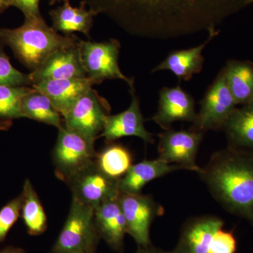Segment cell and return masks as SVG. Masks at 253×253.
Masks as SVG:
<instances>
[{
	"mask_svg": "<svg viewBox=\"0 0 253 253\" xmlns=\"http://www.w3.org/2000/svg\"><path fill=\"white\" fill-rule=\"evenodd\" d=\"M196 116L194 98L177 85L163 87L160 91L158 111L151 120L164 130H168L176 121L194 123Z\"/></svg>",
	"mask_w": 253,
	"mask_h": 253,
	"instance_id": "obj_13",
	"label": "cell"
},
{
	"mask_svg": "<svg viewBox=\"0 0 253 253\" xmlns=\"http://www.w3.org/2000/svg\"><path fill=\"white\" fill-rule=\"evenodd\" d=\"M31 88L0 85V129H9L14 120L22 118L21 100Z\"/></svg>",
	"mask_w": 253,
	"mask_h": 253,
	"instance_id": "obj_26",
	"label": "cell"
},
{
	"mask_svg": "<svg viewBox=\"0 0 253 253\" xmlns=\"http://www.w3.org/2000/svg\"><path fill=\"white\" fill-rule=\"evenodd\" d=\"M21 195V214L28 234L31 236L41 235L47 227V219L38 194L29 179L25 181Z\"/></svg>",
	"mask_w": 253,
	"mask_h": 253,
	"instance_id": "obj_25",
	"label": "cell"
},
{
	"mask_svg": "<svg viewBox=\"0 0 253 253\" xmlns=\"http://www.w3.org/2000/svg\"><path fill=\"white\" fill-rule=\"evenodd\" d=\"M79 253H95V251H84V252H82Z\"/></svg>",
	"mask_w": 253,
	"mask_h": 253,
	"instance_id": "obj_35",
	"label": "cell"
},
{
	"mask_svg": "<svg viewBox=\"0 0 253 253\" xmlns=\"http://www.w3.org/2000/svg\"><path fill=\"white\" fill-rule=\"evenodd\" d=\"M109 145L96 153L95 162L106 176L119 180L132 166V156L127 148L116 143Z\"/></svg>",
	"mask_w": 253,
	"mask_h": 253,
	"instance_id": "obj_24",
	"label": "cell"
},
{
	"mask_svg": "<svg viewBox=\"0 0 253 253\" xmlns=\"http://www.w3.org/2000/svg\"><path fill=\"white\" fill-rule=\"evenodd\" d=\"M111 110L107 100L91 88L63 118V126L95 143L104 130Z\"/></svg>",
	"mask_w": 253,
	"mask_h": 253,
	"instance_id": "obj_8",
	"label": "cell"
},
{
	"mask_svg": "<svg viewBox=\"0 0 253 253\" xmlns=\"http://www.w3.org/2000/svg\"><path fill=\"white\" fill-rule=\"evenodd\" d=\"M130 93L131 101L128 109L118 114L108 116L99 137H104L107 143H111L126 136H137L145 143L154 144L153 134L145 127L140 103L134 89H130Z\"/></svg>",
	"mask_w": 253,
	"mask_h": 253,
	"instance_id": "obj_14",
	"label": "cell"
},
{
	"mask_svg": "<svg viewBox=\"0 0 253 253\" xmlns=\"http://www.w3.org/2000/svg\"><path fill=\"white\" fill-rule=\"evenodd\" d=\"M226 83L236 104L245 105L253 101V63L231 59L223 68Z\"/></svg>",
	"mask_w": 253,
	"mask_h": 253,
	"instance_id": "obj_22",
	"label": "cell"
},
{
	"mask_svg": "<svg viewBox=\"0 0 253 253\" xmlns=\"http://www.w3.org/2000/svg\"><path fill=\"white\" fill-rule=\"evenodd\" d=\"M96 12L86 9V4L82 1L79 7H73L70 1H65L62 5L49 11L52 21L53 29L61 32L65 36H71L78 32L90 38V31L94 23Z\"/></svg>",
	"mask_w": 253,
	"mask_h": 253,
	"instance_id": "obj_20",
	"label": "cell"
},
{
	"mask_svg": "<svg viewBox=\"0 0 253 253\" xmlns=\"http://www.w3.org/2000/svg\"><path fill=\"white\" fill-rule=\"evenodd\" d=\"M179 169H183L180 166L169 164L158 158L152 161L144 160L132 165L125 176L119 179L118 188L120 192L141 194V190L150 181Z\"/></svg>",
	"mask_w": 253,
	"mask_h": 253,
	"instance_id": "obj_19",
	"label": "cell"
},
{
	"mask_svg": "<svg viewBox=\"0 0 253 253\" xmlns=\"http://www.w3.org/2000/svg\"><path fill=\"white\" fill-rule=\"evenodd\" d=\"M12 0H0V14L11 6Z\"/></svg>",
	"mask_w": 253,
	"mask_h": 253,
	"instance_id": "obj_32",
	"label": "cell"
},
{
	"mask_svg": "<svg viewBox=\"0 0 253 253\" xmlns=\"http://www.w3.org/2000/svg\"><path fill=\"white\" fill-rule=\"evenodd\" d=\"M21 195L11 200L0 210V242L6 239L8 233L17 221L21 211Z\"/></svg>",
	"mask_w": 253,
	"mask_h": 253,
	"instance_id": "obj_28",
	"label": "cell"
},
{
	"mask_svg": "<svg viewBox=\"0 0 253 253\" xmlns=\"http://www.w3.org/2000/svg\"><path fill=\"white\" fill-rule=\"evenodd\" d=\"M78 45L86 78L93 84H101L106 80H121L130 89H134V80L125 76L118 64L121 46L118 40L101 42L80 40Z\"/></svg>",
	"mask_w": 253,
	"mask_h": 253,
	"instance_id": "obj_5",
	"label": "cell"
},
{
	"mask_svg": "<svg viewBox=\"0 0 253 253\" xmlns=\"http://www.w3.org/2000/svg\"><path fill=\"white\" fill-rule=\"evenodd\" d=\"M118 181L106 176L93 161L66 182L72 191L73 199L95 210L101 204L118 199Z\"/></svg>",
	"mask_w": 253,
	"mask_h": 253,
	"instance_id": "obj_9",
	"label": "cell"
},
{
	"mask_svg": "<svg viewBox=\"0 0 253 253\" xmlns=\"http://www.w3.org/2000/svg\"><path fill=\"white\" fill-rule=\"evenodd\" d=\"M79 42L55 51L39 67L31 71L29 73L31 86L42 81L86 78L80 54Z\"/></svg>",
	"mask_w": 253,
	"mask_h": 253,
	"instance_id": "obj_12",
	"label": "cell"
},
{
	"mask_svg": "<svg viewBox=\"0 0 253 253\" xmlns=\"http://www.w3.org/2000/svg\"><path fill=\"white\" fill-rule=\"evenodd\" d=\"M69 1V0H49V4L53 5L56 4L57 2H65V1Z\"/></svg>",
	"mask_w": 253,
	"mask_h": 253,
	"instance_id": "obj_34",
	"label": "cell"
},
{
	"mask_svg": "<svg viewBox=\"0 0 253 253\" xmlns=\"http://www.w3.org/2000/svg\"><path fill=\"white\" fill-rule=\"evenodd\" d=\"M248 4L249 5L253 4V0H248Z\"/></svg>",
	"mask_w": 253,
	"mask_h": 253,
	"instance_id": "obj_36",
	"label": "cell"
},
{
	"mask_svg": "<svg viewBox=\"0 0 253 253\" xmlns=\"http://www.w3.org/2000/svg\"><path fill=\"white\" fill-rule=\"evenodd\" d=\"M93 85L92 82L86 78L42 81L31 86L47 96L63 118Z\"/></svg>",
	"mask_w": 253,
	"mask_h": 253,
	"instance_id": "obj_16",
	"label": "cell"
},
{
	"mask_svg": "<svg viewBox=\"0 0 253 253\" xmlns=\"http://www.w3.org/2000/svg\"><path fill=\"white\" fill-rule=\"evenodd\" d=\"M94 144L63 126L59 129L52 153L56 176L66 183L76 173L94 161L97 153Z\"/></svg>",
	"mask_w": 253,
	"mask_h": 253,
	"instance_id": "obj_6",
	"label": "cell"
},
{
	"mask_svg": "<svg viewBox=\"0 0 253 253\" xmlns=\"http://www.w3.org/2000/svg\"><path fill=\"white\" fill-rule=\"evenodd\" d=\"M41 0H12L11 6L19 9L24 15L25 18H32L41 16L40 11Z\"/></svg>",
	"mask_w": 253,
	"mask_h": 253,
	"instance_id": "obj_30",
	"label": "cell"
},
{
	"mask_svg": "<svg viewBox=\"0 0 253 253\" xmlns=\"http://www.w3.org/2000/svg\"><path fill=\"white\" fill-rule=\"evenodd\" d=\"M100 236L94 210L72 199L69 213L51 253H79L95 251Z\"/></svg>",
	"mask_w": 253,
	"mask_h": 253,
	"instance_id": "obj_4",
	"label": "cell"
},
{
	"mask_svg": "<svg viewBox=\"0 0 253 253\" xmlns=\"http://www.w3.org/2000/svg\"><path fill=\"white\" fill-rule=\"evenodd\" d=\"M0 253H26L23 250L16 249V248H8L0 251Z\"/></svg>",
	"mask_w": 253,
	"mask_h": 253,
	"instance_id": "obj_33",
	"label": "cell"
},
{
	"mask_svg": "<svg viewBox=\"0 0 253 253\" xmlns=\"http://www.w3.org/2000/svg\"><path fill=\"white\" fill-rule=\"evenodd\" d=\"M237 241L231 231L218 230L213 237L208 253H236Z\"/></svg>",
	"mask_w": 253,
	"mask_h": 253,
	"instance_id": "obj_29",
	"label": "cell"
},
{
	"mask_svg": "<svg viewBox=\"0 0 253 253\" xmlns=\"http://www.w3.org/2000/svg\"><path fill=\"white\" fill-rule=\"evenodd\" d=\"M200 104L201 109L191 129L203 133L223 129L238 106L228 86L223 68L208 87Z\"/></svg>",
	"mask_w": 253,
	"mask_h": 253,
	"instance_id": "obj_7",
	"label": "cell"
},
{
	"mask_svg": "<svg viewBox=\"0 0 253 253\" xmlns=\"http://www.w3.org/2000/svg\"><path fill=\"white\" fill-rule=\"evenodd\" d=\"M204 134L193 129L175 130L170 128L163 131L158 135V158L183 169L199 173L201 168L196 163V157Z\"/></svg>",
	"mask_w": 253,
	"mask_h": 253,
	"instance_id": "obj_11",
	"label": "cell"
},
{
	"mask_svg": "<svg viewBox=\"0 0 253 253\" xmlns=\"http://www.w3.org/2000/svg\"><path fill=\"white\" fill-rule=\"evenodd\" d=\"M4 46L0 42V85L31 86L29 74L18 71L11 65Z\"/></svg>",
	"mask_w": 253,
	"mask_h": 253,
	"instance_id": "obj_27",
	"label": "cell"
},
{
	"mask_svg": "<svg viewBox=\"0 0 253 253\" xmlns=\"http://www.w3.org/2000/svg\"><path fill=\"white\" fill-rule=\"evenodd\" d=\"M223 129L229 147L253 154V101L236 108Z\"/></svg>",
	"mask_w": 253,
	"mask_h": 253,
	"instance_id": "obj_21",
	"label": "cell"
},
{
	"mask_svg": "<svg viewBox=\"0 0 253 253\" xmlns=\"http://www.w3.org/2000/svg\"><path fill=\"white\" fill-rule=\"evenodd\" d=\"M21 113L22 118H29L55 126L58 129L63 126L61 115L51 100L41 91L32 86L21 100Z\"/></svg>",
	"mask_w": 253,
	"mask_h": 253,
	"instance_id": "obj_23",
	"label": "cell"
},
{
	"mask_svg": "<svg viewBox=\"0 0 253 253\" xmlns=\"http://www.w3.org/2000/svg\"><path fill=\"white\" fill-rule=\"evenodd\" d=\"M217 36V34L215 33L210 34L207 40L199 46L172 51L168 54L162 62L156 66L151 72L169 71L179 81H189L194 75L202 71L205 61L203 51L206 46Z\"/></svg>",
	"mask_w": 253,
	"mask_h": 253,
	"instance_id": "obj_18",
	"label": "cell"
},
{
	"mask_svg": "<svg viewBox=\"0 0 253 253\" xmlns=\"http://www.w3.org/2000/svg\"><path fill=\"white\" fill-rule=\"evenodd\" d=\"M130 36L176 39L202 32L219 34L227 18L249 6L248 0H83Z\"/></svg>",
	"mask_w": 253,
	"mask_h": 253,
	"instance_id": "obj_1",
	"label": "cell"
},
{
	"mask_svg": "<svg viewBox=\"0 0 253 253\" xmlns=\"http://www.w3.org/2000/svg\"><path fill=\"white\" fill-rule=\"evenodd\" d=\"M94 219L100 239L117 252H123L126 224L118 198L106 201L94 210Z\"/></svg>",
	"mask_w": 253,
	"mask_h": 253,
	"instance_id": "obj_17",
	"label": "cell"
},
{
	"mask_svg": "<svg viewBox=\"0 0 253 253\" xmlns=\"http://www.w3.org/2000/svg\"><path fill=\"white\" fill-rule=\"evenodd\" d=\"M79 41L73 34H59L48 26L42 16L25 18L22 26L14 29L0 27V42L11 48L16 58L31 71L55 51Z\"/></svg>",
	"mask_w": 253,
	"mask_h": 253,
	"instance_id": "obj_3",
	"label": "cell"
},
{
	"mask_svg": "<svg viewBox=\"0 0 253 253\" xmlns=\"http://www.w3.org/2000/svg\"><path fill=\"white\" fill-rule=\"evenodd\" d=\"M135 253H172V252L163 251V250L155 248L154 246L151 245L147 247H138L137 251Z\"/></svg>",
	"mask_w": 253,
	"mask_h": 253,
	"instance_id": "obj_31",
	"label": "cell"
},
{
	"mask_svg": "<svg viewBox=\"0 0 253 253\" xmlns=\"http://www.w3.org/2000/svg\"><path fill=\"white\" fill-rule=\"evenodd\" d=\"M199 174L224 209L253 224V154L228 146Z\"/></svg>",
	"mask_w": 253,
	"mask_h": 253,
	"instance_id": "obj_2",
	"label": "cell"
},
{
	"mask_svg": "<svg viewBox=\"0 0 253 253\" xmlns=\"http://www.w3.org/2000/svg\"><path fill=\"white\" fill-rule=\"evenodd\" d=\"M118 201L126 219L127 234L134 239L138 247L151 246L150 227L164 210L151 196L141 194L121 193Z\"/></svg>",
	"mask_w": 253,
	"mask_h": 253,
	"instance_id": "obj_10",
	"label": "cell"
},
{
	"mask_svg": "<svg viewBox=\"0 0 253 253\" xmlns=\"http://www.w3.org/2000/svg\"><path fill=\"white\" fill-rule=\"evenodd\" d=\"M224 221L215 216H200L189 219L181 229L177 244L172 253H208L214 234L223 228Z\"/></svg>",
	"mask_w": 253,
	"mask_h": 253,
	"instance_id": "obj_15",
	"label": "cell"
}]
</instances>
